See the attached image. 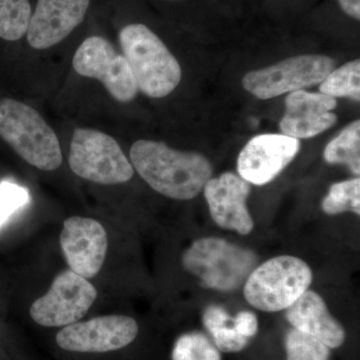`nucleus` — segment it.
<instances>
[{"instance_id":"nucleus-1","label":"nucleus","mask_w":360,"mask_h":360,"mask_svg":"<svg viewBox=\"0 0 360 360\" xmlns=\"http://www.w3.org/2000/svg\"><path fill=\"white\" fill-rule=\"evenodd\" d=\"M130 161L153 191L172 200H193L212 176V163L205 156L175 150L163 142H134Z\"/></svg>"},{"instance_id":"nucleus-2","label":"nucleus","mask_w":360,"mask_h":360,"mask_svg":"<svg viewBox=\"0 0 360 360\" xmlns=\"http://www.w3.org/2000/svg\"><path fill=\"white\" fill-rule=\"evenodd\" d=\"M123 56L144 96L162 98L181 80V68L162 40L141 23L125 26L120 32Z\"/></svg>"},{"instance_id":"nucleus-3","label":"nucleus","mask_w":360,"mask_h":360,"mask_svg":"<svg viewBox=\"0 0 360 360\" xmlns=\"http://www.w3.org/2000/svg\"><path fill=\"white\" fill-rule=\"evenodd\" d=\"M0 137L32 167L58 169L63 153L56 132L39 111L13 98L0 99Z\"/></svg>"},{"instance_id":"nucleus-4","label":"nucleus","mask_w":360,"mask_h":360,"mask_svg":"<svg viewBox=\"0 0 360 360\" xmlns=\"http://www.w3.org/2000/svg\"><path fill=\"white\" fill-rule=\"evenodd\" d=\"M312 283V271L302 259L281 255L255 266L243 288L246 302L265 312L288 309Z\"/></svg>"},{"instance_id":"nucleus-5","label":"nucleus","mask_w":360,"mask_h":360,"mask_svg":"<svg viewBox=\"0 0 360 360\" xmlns=\"http://www.w3.org/2000/svg\"><path fill=\"white\" fill-rule=\"evenodd\" d=\"M257 262L253 251L219 238L198 239L182 255V264L189 274L220 291L240 288Z\"/></svg>"},{"instance_id":"nucleus-6","label":"nucleus","mask_w":360,"mask_h":360,"mask_svg":"<svg viewBox=\"0 0 360 360\" xmlns=\"http://www.w3.org/2000/svg\"><path fill=\"white\" fill-rule=\"evenodd\" d=\"M68 163L80 179L103 186L125 184L134 175V168L117 141L96 129L75 130Z\"/></svg>"},{"instance_id":"nucleus-7","label":"nucleus","mask_w":360,"mask_h":360,"mask_svg":"<svg viewBox=\"0 0 360 360\" xmlns=\"http://www.w3.org/2000/svg\"><path fill=\"white\" fill-rule=\"evenodd\" d=\"M335 60L326 56H298L243 77L246 91L257 98L270 99L321 84L335 70Z\"/></svg>"},{"instance_id":"nucleus-8","label":"nucleus","mask_w":360,"mask_h":360,"mask_svg":"<svg viewBox=\"0 0 360 360\" xmlns=\"http://www.w3.org/2000/svg\"><path fill=\"white\" fill-rule=\"evenodd\" d=\"M96 298V288L89 279L72 270H63L47 292L32 303L30 316L44 328H65L84 319Z\"/></svg>"},{"instance_id":"nucleus-9","label":"nucleus","mask_w":360,"mask_h":360,"mask_svg":"<svg viewBox=\"0 0 360 360\" xmlns=\"http://www.w3.org/2000/svg\"><path fill=\"white\" fill-rule=\"evenodd\" d=\"M72 65L82 77L99 80L120 103H130L137 96L139 89L127 58L103 37L85 39L73 56Z\"/></svg>"},{"instance_id":"nucleus-10","label":"nucleus","mask_w":360,"mask_h":360,"mask_svg":"<svg viewBox=\"0 0 360 360\" xmlns=\"http://www.w3.org/2000/svg\"><path fill=\"white\" fill-rule=\"evenodd\" d=\"M139 324L127 315H103L65 326L56 335L61 349L84 354L115 352L134 342Z\"/></svg>"},{"instance_id":"nucleus-11","label":"nucleus","mask_w":360,"mask_h":360,"mask_svg":"<svg viewBox=\"0 0 360 360\" xmlns=\"http://www.w3.org/2000/svg\"><path fill=\"white\" fill-rule=\"evenodd\" d=\"M59 243L73 272L86 279L101 272L108 250V232L101 222L90 217H68L63 222Z\"/></svg>"},{"instance_id":"nucleus-12","label":"nucleus","mask_w":360,"mask_h":360,"mask_svg":"<svg viewBox=\"0 0 360 360\" xmlns=\"http://www.w3.org/2000/svg\"><path fill=\"white\" fill-rule=\"evenodd\" d=\"M300 149V139L288 135H257L239 153L238 175L250 184L265 186L295 160Z\"/></svg>"},{"instance_id":"nucleus-13","label":"nucleus","mask_w":360,"mask_h":360,"mask_svg":"<svg viewBox=\"0 0 360 360\" xmlns=\"http://www.w3.org/2000/svg\"><path fill=\"white\" fill-rule=\"evenodd\" d=\"M203 191L215 224L241 236L252 231L255 222L246 205L250 193L248 181L233 172H224L208 180Z\"/></svg>"},{"instance_id":"nucleus-14","label":"nucleus","mask_w":360,"mask_h":360,"mask_svg":"<svg viewBox=\"0 0 360 360\" xmlns=\"http://www.w3.org/2000/svg\"><path fill=\"white\" fill-rule=\"evenodd\" d=\"M90 0H39L28 25L27 41L46 49L65 39L84 21Z\"/></svg>"},{"instance_id":"nucleus-15","label":"nucleus","mask_w":360,"mask_h":360,"mask_svg":"<svg viewBox=\"0 0 360 360\" xmlns=\"http://www.w3.org/2000/svg\"><path fill=\"white\" fill-rule=\"evenodd\" d=\"M335 97L297 90L285 98V113L279 123L283 134L296 139H310L333 127L338 116Z\"/></svg>"},{"instance_id":"nucleus-16","label":"nucleus","mask_w":360,"mask_h":360,"mask_svg":"<svg viewBox=\"0 0 360 360\" xmlns=\"http://www.w3.org/2000/svg\"><path fill=\"white\" fill-rule=\"evenodd\" d=\"M286 319L293 328L314 336L329 348H338L345 340V330L330 314L319 293L307 290L286 309Z\"/></svg>"},{"instance_id":"nucleus-17","label":"nucleus","mask_w":360,"mask_h":360,"mask_svg":"<svg viewBox=\"0 0 360 360\" xmlns=\"http://www.w3.org/2000/svg\"><path fill=\"white\" fill-rule=\"evenodd\" d=\"M203 326L212 335L217 349L224 352H239L245 349L248 338L239 335L233 319L219 305H210L203 312Z\"/></svg>"},{"instance_id":"nucleus-18","label":"nucleus","mask_w":360,"mask_h":360,"mask_svg":"<svg viewBox=\"0 0 360 360\" xmlns=\"http://www.w3.org/2000/svg\"><path fill=\"white\" fill-rule=\"evenodd\" d=\"M324 160L330 165H345L352 174L360 172V122L345 127L324 149Z\"/></svg>"},{"instance_id":"nucleus-19","label":"nucleus","mask_w":360,"mask_h":360,"mask_svg":"<svg viewBox=\"0 0 360 360\" xmlns=\"http://www.w3.org/2000/svg\"><path fill=\"white\" fill-rule=\"evenodd\" d=\"M32 18L28 0H0V39L16 41L27 32Z\"/></svg>"},{"instance_id":"nucleus-20","label":"nucleus","mask_w":360,"mask_h":360,"mask_svg":"<svg viewBox=\"0 0 360 360\" xmlns=\"http://www.w3.org/2000/svg\"><path fill=\"white\" fill-rule=\"evenodd\" d=\"M321 94L331 97H348L355 101L360 99V61H350L333 70L321 82Z\"/></svg>"},{"instance_id":"nucleus-21","label":"nucleus","mask_w":360,"mask_h":360,"mask_svg":"<svg viewBox=\"0 0 360 360\" xmlns=\"http://www.w3.org/2000/svg\"><path fill=\"white\" fill-rule=\"evenodd\" d=\"M322 210L329 215L352 212L360 214L359 177L333 184L322 200Z\"/></svg>"},{"instance_id":"nucleus-22","label":"nucleus","mask_w":360,"mask_h":360,"mask_svg":"<svg viewBox=\"0 0 360 360\" xmlns=\"http://www.w3.org/2000/svg\"><path fill=\"white\" fill-rule=\"evenodd\" d=\"M172 360H221L219 350L200 333L180 336L172 350Z\"/></svg>"},{"instance_id":"nucleus-23","label":"nucleus","mask_w":360,"mask_h":360,"mask_svg":"<svg viewBox=\"0 0 360 360\" xmlns=\"http://www.w3.org/2000/svg\"><path fill=\"white\" fill-rule=\"evenodd\" d=\"M288 360H329L330 348L314 336L292 328L285 338Z\"/></svg>"},{"instance_id":"nucleus-24","label":"nucleus","mask_w":360,"mask_h":360,"mask_svg":"<svg viewBox=\"0 0 360 360\" xmlns=\"http://www.w3.org/2000/svg\"><path fill=\"white\" fill-rule=\"evenodd\" d=\"M30 200V194L25 187L4 181L0 184V227L11 219L14 212L23 207Z\"/></svg>"},{"instance_id":"nucleus-25","label":"nucleus","mask_w":360,"mask_h":360,"mask_svg":"<svg viewBox=\"0 0 360 360\" xmlns=\"http://www.w3.org/2000/svg\"><path fill=\"white\" fill-rule=\"evenodd\" d=\"M233 326L239 335L250 340L258 330L257 315L250 311H240L233 319Z\"/></svg>"},{"instance_id":"nucleus-26","label":"nucleus","mask_w":360,"mask_h":360,"mask_svg":"<svg viewBox=\"0 0 360 360\" xmlns=\"http://www.w3.org/2000/svg\"><path fill=\"white\" fill-rule=\"evenodd\" d=\"M341 9L354 20H360V0H338Z\"/></svg>"}]
</instances>
